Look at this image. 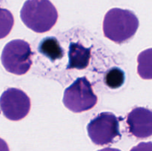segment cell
Masks as SVG:
<instances>
[{"instance_id":"6da1fadb","label":"cell","mask_w":152,"mask_h":151,"mask_svg":"<svg viewBox=\"0 0 152 151\" xmlns=\"http://www.w3.org/2000/svg\"><path fill=\"white\" fill-rule=\"evenodd\" d=\"M23 23L36 33H45L56 23L58 12L50 0H27L20 11Z\"/></svg>"},{"instance_id":"7a4b0ae2","label":"cell","mask_w":152,"mask_h":151,"mask_svg":"<svg viewBox=\"0 0 152 151\" xmlns=\"http://www.w3.org/2000/svg\"><path fill=\"white\" fill-rule=\"evenodd\" d=\"M139 27L136 15L129 10L112 8L103 20L104 36L118 44L125 42L134 36Z\"/></svg>"},{"instance_id":"3957f363","label":"cell","mask_w":152,"mask_h":151,"mask_svg":"<svg viewBox=\"0 0 152 151\" xmlns=\"http://www.w3.org/2000/svg\"><path fill=\"white\" fill-rule=\"evenodd\" d=\"M31 46L22 39H15L7 43L2 50L1 61L4 69L16 75H24L32 65Z\"/></svg>"},{"instance_id":"277c9868","label":"cell","mask_w":152,"mask_h":151,"mask_svg":"<svg viewBox=\"0 0 152 151\" xmlns=\"http://www.w3.org/2000/svg\"><path fill=\"white\" fill-rule=\"evenodd\" d=\"M90 81L86 77L76 79L64 92V105L74 113H82L92 109L97 102Z\"/></svg>"},{"instance_id":"5b68a950","label":"cell","mask_w":152,"mask_h":151,"mask_svg":"<svg viewBox=\"0 0 152 151\" xmlns=\"http://www.w3.org/2000/svg\"><path fill=\"white\" fill-rule=\"evenodd\" d=\"M87 130L92 142L99 146L114 143L121 137L118 118L112 113L103 112L96 115L88 124Z\"/></svg>"},{"instance_id":"8992f818","label":"cell","mask_w":152,"mask_h":151,"mask_svg":"<svg viewBox=\"0 0 152 151\" xmlns=\"http://www.w3.org/2000/svg\"><path fill=\"white\" fill-rule=\"evenodd\" d=\"M0 110L7 119L19 121L29 113L31 100L22 90L8 88L0 97Z\"/></svg>"},{"instance_id":"52a82bcc","label":"cell","mask_w":152,"mask_h":151,"mask_svg":"<svg viewBox=\"0 0 152 151\" xmlns=\"http://www.w3.org/2000/svg\"><path fill=\"white\" fill-rule=\"evenodd\" d=\"M129 132L135 137L145 139L152 136V111L145 107H136L127 116Z\"/></svg>"},{"instance_id":"ba28073f","label":"cell","mask_w":152,"mask_h":151,"mask_svg":"<svg viewBox=\"0 0 152 151\" xmlns=\"http://www.w3.org/2000/svg\"><path fill=\"white\" fill-rule=\"evenodd\" d=\"M91 47H85L79 42H71L68 51V65L67 69L83 70L88 66Z\"/></svg>"},{"instance_id":"9c48e42d","label":"cell","mask_w":152,"mask_h":151,"mask_svg":"<svg viewBox=\"0 0 152 151\" xmlns=\"http://www.w3.org/2000/svg\"><path fill=\"white\" fill-rule=\"evenodd\" d=\"M39 51L51 61L62 59L63 50L55 37L43 38L39 45Z\"/></svg>"},{"instance_id":"30bf717a","label":"cell","mask_w":152,"mask_h":151,"mask_svg":"<svg viewBox=\"0 0 152 151\" xmlns=\"http://www.w3.org/2000/svg\"><path fill=\"white\" fill-rule=\"evenodd\" d=\"M137 73L143 79H152V48L143 50L137 57Z\"/></svg>"},{"instance_id":"8fae6325","label":"cell","mask_w":152,"mask_h":151,"mask_svg":"<svg viewBox=\"0 0 152 151\" xmlns=\"http://www.w3.org/2000/svg\"><path fill=\"white\" fill-rule=\"evenodd\" d=\"M125 81V73L120 68H113L105 75V83L111 89L121 87Z\"/></svg>"},{"instance_id":"7c38bea8","label":"cell","mask_w":152,"mask_h":151,"mask_svg":"<svg viewBox=\"0 0 152 151\" xmlns=\"http://www.w3.org/2000/svg\"><path fill=\"white\" fill-rule=\"evenodd\" d=\"M14 19L8 10L0 7V39L7 36L13 28Z\"/></svg>"},{"instance_id":"4fadbf2b","label":"cell","mask_w":152,"mask_h":151,"mask_svg":"<svg viewBox=\"0 0 152 151\" xmlns=\"http://www.w3.org/2000/svg\"><path fill=\"white\" fill-rule=\"evenodd\" d=\"M130 151H152V142H141Z\"/></svg>"},{"instance_id":"5bb4252c","label":"cell","mask_w":152,"mask_h":151,"mask_svg":"<svg viewBox=\"0 0 152 151\" xmlns=\"http://www.w3.org/2000/svg\"><path fill=\"white\" fill-rule=\"evenodd\" d=\"M0 151H10L7 144L1 138H0Z\"/></svg>"},{"instance_id":"9a60e30c","label":"cell","mask_w":152,"mask_h":151,"mask_svg":"<svg viewBox=\"0 0 152 151\" xmlns=\"http://www.w3.org/2000/svg\"><path fill=\"white\" fill-rule=\"evenodd\" d=\"M98 151H121L118 149H116V148H111V147H107V148H104V149L99 150Z\"/></svg>"}]
</instances>
